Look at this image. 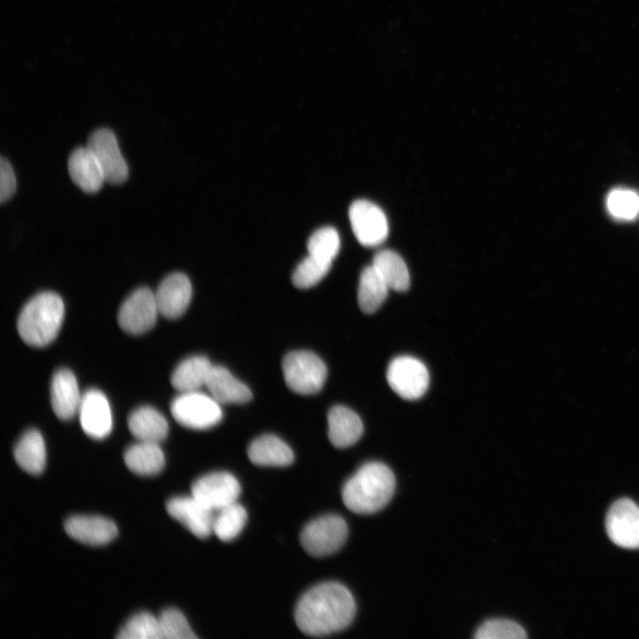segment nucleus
I'll use <instances>...</instances> for the list:
<instances>
[{
  "mask_svg": "<svg viewBox=\"0 0 639 639\" xmlns=\"http://www.w3.org/2000/svg\"><path fill=\"white\" fill-rule=\"evenodd\" d=\"M352 231L360 244L375 247L381 244L389 233L387 218L383 211L367 200H357L349 209Z\"/></svg>",
  "mask_w": 639,
  "mask_h": 639,
  "instance_id": "10",
  "label": "nucleus"
},
{
  "mask_svg": "<svg viewBox=\"0 0 639 639\" xmlns=\"http://www.w3.org/2000/svg\"><path fill=\"white\" fill-rule=\"evenodd\" d=\"M128 469L139 476H152L164 467V454L158 443L138 441L129 446L123 454Z\"/></svg>",
  "mask_w": 639,
  "mask_h": 639,
  "instance_id": "23",
  "label": "nucleus"
},
{
  "mask_svg": "<svg viewBox=\"0 0 639 639\" xmlns=\"http://www.w3.org/2000/svg\"><path fill=\"white\" fill-rule=\"evenodd\" d=\"M391 469L378 462L363 464L343 485L342 498L351 511L366 515L382 509L395 490Z\"/></svg>",
  "mask_w": 639,
  "mask_h": 639,
  "instance_id": "2",
  "label": "nucleus"
},
{
  "mask_svg": "<svg viewBox=\"0 0 639 639\" xmlns=\"http://www.w3.org/2000/svg\"><path fill=\"white\" fill-rule=\"evenodd\" d=\"M205 386L219 404H243L252 398L249 388L221 366L212 367Z\"/></svg>",
  "mask_w": 639,
  "mask_h": 639,
  "instance_id": "19",
  "label": "nucleus"
},
{
  "mask_svg": "<svg viewBox=\"0 0 639 639\" xmlns=\"http://www.w3.org/2000/svg\"><path fill=\"white\" fill-rule=\"evenodd\" d=\"M327 424L328 438L337 448L353 445L363 433V423L359 416L343 406H335L329 410Z\"/></svg>",
  "mask_w": 639,
  "mask_h": 639,
  "instance_id": "20",
  "label": "nucleus"
},
{
  "mask_svg": "<svg viewBox=\"0 0 639 639\" xmlns=\"http://www.w3.org/2000/svg\"><path fill=\"white\" fill-rule=\"evenodd\" d=\"M372 265L376 269L390 289L406 291L410 285L407 266L396 252L384 249L377 252Z\"/></svg>",
  "mask_w": 639,
  "mask_h": 639,
  "instance_id": "27",
  "label": "nucleus"
},
{
  "mask_svg": "<svg viewBox=\"0 0 639 639\" xmlns=\"http://www.w3.org/2000/svg\"><path fill=\"white\" fill-rule=\"evenodd\" d=\"M65 530L74 540L92 546L106 544L118 533L115 524L100 516L70 517L65 522Z\"/></svg>",
  "mask_w": 639,
  "mask_h": 639,
  "instance_id": "16",
  "label": "nucleus"
},
{
  "mask_svg": "<svg viewBox=\"0 0 639 639\" xmlns=\"http://www.w3.org/2000/svg\"><path fill=\"white\" fill-rule=\"evenodd\" d=\"M390 387L401 398L414 400L421 398L429 386V372L419 359L399 356L390 361L386 373Z\"/></svg>",
  "mask_w": 639,
  "mask_h": 639,
  "instance_id": "7",
  "label": "nucleus"
},
{
  "mask_svg": "<svg viewBox=\"0 0 639 639\" xmlns=\"http://www.w3.org/2000/svg\"><path fill=\"white\" fill-rule=\"evenodd\" d=\"M246 509L237 501L215 511L213 533L223 541L234 540L246 525Z\"/></svg>",
  "mask_w": 639,
  "mask_h": 639,
  "instance_id": "28",
  "label": "nucleus"
},
{
  "mask_svg": "<svg viewBox=\"0 0 639 639\" xmlns=\"http://www.w3.org/2000/svg\"><path fill=\"white\" fill-rule=\"evenodd\" d=\"M170 411L179 424L193 430L211 428L223 417L220 404L199 390L181 392L172 400Z\"/></svg>",
  "mask_w": 639,
  "mask_h": 639,
  "instance_id": "5",
  "label": "nucleus"
},
{
  "mask_svg": "<svg viewBox=\"0 0 639 639\" xmlns=\"http://www.w3.org/2000/svg\"><path fill=\"white\" fill-rule=\"evenodd\" d=\"M248 456L252 463L258 466L285 467L294 461V453L289 446L271 434L254 439L248 448Z\"/></svg>",
  "mask_w": 639,
  "mask_h": 639,
  "instance_id": "21",
  "label": "nucleus"
},
{
  "mask_svg": "<svg viewBox=\"0 0 639 639\" xmlns=\"http://www.w3.org/2000/svg\"><path fill=\"white\" fill-rule=\"evenodd\" d=\"M332 264L308 255L296 267L293 284L298 288H309L318 284L328 272Z\"/></svg>",
  "mask_w": 639,
  "mask_h": 639,
  "instance_id": "31",
  "label": "nucleus"
},
{
  "mask_svg": "<svg viewBox=\"0 0 639 639\" xmlns=\"http://www.w3.org/2000/svg\"><path fill=\"white\" fill-rule=\"evenodd\" d=\"M167 512L198 538L213 533L215 511L193 495L176 496L166 503Z\"/></svg>",
  "mask_w": 639,
  "mask_h": 639,
  "instance_id": "13",
  "label": "nucleus"
},
{
  "mask_svg": "<svg viewBox=\"0 0 639 639\" xmlns=\"http://www.w3.org/2000/svg\"><path fill=\"white\" fill-rule=\"evenodd\" d=\"M158 620L164 639L196 638L185 617L178 609L169 608L164 610L159 616Z\"/></svg>",
  "mask_w": 639,
  "mask_h": 639,
  "instance_id": "33",
  "label": "nucleus"
},
{
  "mask_svg": "<svg viewBox=\"0 0 639 639\" xmlns=\"http://www.w3.org/2000/svg\"><path fill=\"white\" fill-rule=\"evenodd\" d=\"M240 493L239 481L225 471L204 475L191 487V494L213 511L236 502Z\"/></svg>",
  "mask_w": 639,
  "mask_h": 639,
  "instance_id": "12",
  "label": "nucleus"
},
{
  "mask_svg": "<svg viewBox=\"0 0 639 639\" xmlns=\"http://www.w3.org/2000/svg\"><path fill=\"white\" fill-rule=\"evenodd\" d=\"M128 427L138 441L158 444L166 438L169 432L165 417L148 406H140L130 414Z\"/></svg>",
  "mask_w": 639,
  "mask_h": 639,
  "instance_id": "22",
  "label": "nucleus"
},
{
  "mask_svg": "<svg viewBox=\"0 0 639 639\" xmlns=\"http://www.w3.org/2000/svg\"><path fill=\"white\" fill-rule=\"evenodd\" d=\"M154 295L159 313L168 319H176L189 306L192 285L185 274L174 272L162 280Z\"/></svg>",
  "mask_w": 639,
  "mask_h": 639,
  "instance_id": "15",
  "label": "nucleus"
},
{
  "mask_svg": "<svg viewBox=\"0 0 639 639\" xmlns=\"http://www.w3.org/2000/svg\"><path fill=\"white\" fill-rule=\"evenodd\" d=\"M355 612L350 590L330 581L318 584L302 596L295 609V620L304 634L323 636L347 627Z\"/></svg>",
  "mask_w": 639,
  "mask_h": 639,
  "instance_id": "1",
  "label": "nucleus"
},
{
  "mask_svg": "<svg viewBox=\"0 0 639 639\" xmlns=\"http://www.w3.org/2000/svg\"><path fill=\"white\" fill-rule=\"evenodd\" d=\"M86 146L98 160L106 182L119 185L126 181L128 166L112 130L106 128L96 130L89 136Z\"/></svg>",
  "mask_w": 639,
  "mask_h": 639,
  "instance_id": "9",
  "label": "nucleus"
},
{
  "mask_svg": "<svg viewBox=\"0 0 639 639\" xmlns=\"http://www.w3.org/2000/svg\"><path fill=\"white\" fill-rule=\"evenodd\" d=\"M119 639H162L158 618L147 611L130 617L117 635Z\"/></svg>",
  "mask_w": 639,
  "mask_h": 639,
  "instance_id": "29",
  "label": "nucleus"
},
{
  "mask_svg": "<svg viewBox=\"0 0 639 639\" xmlns=\"http://www.w3.org/2000/svg\"><path fill=\"white\" fill-rule=\"evenodd\" d=\"M282 372L288 387L303 395L320 390L327 375L322 359L309 351L288 352L282 360Z\"/></svg>",
  "mask_w": 639,
  "mask_h": 639,
  "instance_id": "4",
  "label": "nucleus"
},
{
  "mask_svg": "<svg viewBox=\"0 0 639 639\" xmlns=\"http://www.w3.org/2000/svg\"><path fill=\"white\" fill-rule=\"evenodd\" d=\"M340 248V238L333 227H322L308 240V255L332 264Z\"/></svg>",
  "mask_w": 639,
  "mask_h": 639,
  "instance_id": "30",
  "label": "nucleus"
},
{
  "mask_svg": "<svg viewBox=\"0 0 639 639\" xmlns=\"http://www.w3.org/2000/svg\"><path fill=\"white\" fill-rule=\"evenodd\" d=\"M607 205L614 217L632 219L639 212V196L630 190H613L608 196Z\"/></svg>",
  "mask_w": 639,
  "mask_h": 639,
  "instance_id": "34",
  "label": "nucleus"
},
{
  "mask_svg": "<svg viewBox=\"0 0 639 639\" xmlns=\"http://www.w3.org/2000/svg\"><path fill=\"white\" fill-rule=\"evenodd\" d=\"M82 397L71 371L61 368L54 373L51 382V403L59 419H72L79 411Z\"/></svg>",
  "mask_w": 639,
  "mask_h": 639,
  "instance_id": "17",
  "label": "nucleus"
},
{
  "mask_svg": "<svg viewBox=\"0 0 639 639\" xmlns=\"http://www.w3.org/2000/svg\"><path fill=\"white\" fill-rule=\"evenodd\" d=\"M13 456L23 470L32 475L40 474L46 462L45 444L41 433L36 429L27 430L16 443Z\"/></svg>",
  "mask_w": 639,
  "mask_h": 639,
  "instance_id": "24",
  "label": "nucleus"
},
{
  "mask_svg": "<svg viewBox=\"0 0 639 639\" xmlns=\"http://www.w3.org/2000/svg\"><path fill=\"white\" fill-rule=\"evenodd\" d=\"M158 313L154 293L147 288H140L122 303L117 321L124 332L141 335L154 326Z\"/></svg>",
  "mask_w": 639,
  "mask_h": 639,
  "instance_id": "8",
  "label": "nucleus"
},
{
  "mask_svg": "<svg viewBox=\"0 0 639 639\" xmlns=\"http://www.w3.org/2000/svg\"><path fill=\"white\" fill-rule=\"evenodd\" d=\"M213 365L204 356H193L184 359L173 371L170 383L179 392L198 390L206 384Z\"/></svg>",
  "mask_w": 639,
  "mask_h": 639,
  "instance_id": "25",
  "label": "nucleus"
},
{
  "mask_svg": "<svg viewBox=\"0 0 639 639\" xmlns=\"http://www.w3.org/2000/svg\"><path fill=\"white\" fill-rule=\"evenodd\" d=\"M525 630L517 622L509 619H493L485 621L477 630V639H524Z\"/></svg>",
  "mask_w": 639,
  "mask_h": 639,
  "instance_id": "32",
  "label": "nucleus"
},
{
  "mask_svg": "<svg viewBox=\"0 0 639 639\" xmlns=\"http://www.w3.org/2000/svg\"><path fill=\"white\" fill-rule=\"evenodd\" d=\"M605 528L610 540L625 548H639V507L630 499L616 501L606 515Z\"/></svg>",
  "mask_w": 639,
  "mask_h": 639,
  "instance_id": "11",
  "label": "nucleus"
},
{
  "mask_svg": "<svg viewBox=\"0 0 639 639\" xmlns=\"http://www.w3.org/2000/svg\"><path fill=\"white\" fill-rule=\"evenodd\" d=\"M389 287L371 264L361 272L358 287V304L365 313L377 311L387 297Z\"/></svg>",
  "mask_w": 639,
  "mask_h": 639,
  "instance_id": "26",
  "label": "nucleus"
},
{
  "mask_svg": "<svg viewBox=\"0 0 639 639\" xmlns=\"http://www.w3.org/2000/svg\"><path fill=\"white\" fill-rule=\"evenodd\" d=\"M67 170L72 181L83 192H99L106 182L104 172L91 151L75 148L69 155Z\"/></svg>",
  "mask_w": 639,
  "mask_h": 639,
  "instance_id": "18",
  "label": "nucleus"
},
{
  "mask_svg": "<svg viewBox=\"0 0 639 639\" xmlns=\"http://www.w3.org/2000/svg\"><path fill=\"white\" fill-rule=\"evenodd\" d=\"M65 307L61 297L51 291L33 296L22 308L17 320L20 338L32 347H44L58 335Z\"/></svg>",
  "mask_w": 639,
  "mask_h": 639,
  "instance_id": "3",
  "label": "nucleus"
},
{
  "mask_svg": "<svg viewBox=\"0 0 639 639\" xmlns=\"http://www.w3.org/2000/svg\"><path fill=\"white\" fill-rule=\"evenodd\" d=\"M78 413L83 431L91 438L102 439L111 432L110 406L100 390L91 389L86 391L82 397Z\"/></svg>",
  "mask_w": 639,
  "mask_h": 639,
  "instance_id": "14",
  "label": "nucleus"
},
{
  "mask_svg": "<svg viewBox=\"0 0 639 639\" xmlns=\"http://www.w3.org/2000/svg\"><path fill=\"white\" fill-rule=\"evenodd\" d=\"M16 191V178L10 162L4 157L0 162V201L9 200Z\"/></svg>",
  "mask_w": 639,
  "mask_h": 639,
  "instance_id": "35",
  "label": "nucleus"
},
{
  "mask_svg": "<svg viewBox=\"0 0 639 639\" xmlns=\"http://www.w3.org/2000/svg\"><path fill=\"white\" fill-rule=\"evenodd\" d=\"M347 536V524L342 517L325 515L312 520L304 527L300 541L308 554L324 556L339 550Z\"/></svg>",
  "mask_w": 639,
  "mask_h": 639,
  "instance_id": "6",
  "label": "nucleus"
}]
</instances>
